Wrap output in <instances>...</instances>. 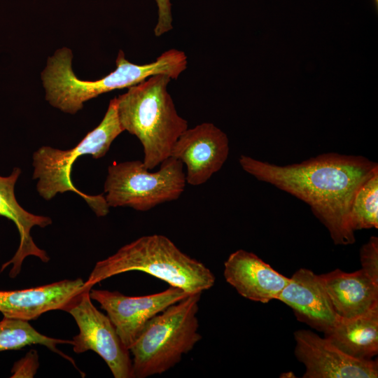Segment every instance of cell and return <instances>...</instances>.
Wrapping results in <instances>:
<instances>
[{
    "label": "cell",
    "instance_id": "obj_1",
    "mask_svg": "<svg viewBox=\"0 0 378 378\" xmlns=\"http://www.w3.org/2000/svg\"><path fill=\"white\" fill-rule=\"evenodd\" d=\"M241 168L259 181L300 199L326 227L335 244L355 242L350 211L360 187L378 172V164L360 155L326 153L279 166L241 155Z\"/></svg>",
    "mask_w": 378,
    "mask_h": 378
},
{
    "label": "cell",
    "instance_id": "obj_2",
    "mask_svg": "<svg viewBox=\"0 0 378 378\" xmlns=\"http://www.w3.org/2000/svg\"><path fill=\"white\" fill-rule=\"evenodd\" d=\"M170 80L167 74L153 75L116 97L120 123L140 141L143 162L148 169L171 156L174 144L188 128L168 92Z\"/></svg>",
    "mask_w": 378,
    "mask_h": 378
},
{
    "label": "cell",
    "instance_id": "obj_3",
    "mask_svg": "<svg viewBox=\"0 0 378 378\" xmlns=\"http://www.w3.org/2000/svg\"><path fill=\"white\" fill-rule=\"evenodd\" d=\"M130 271L152 275L189 294L202 293L215 284V276L202 262L191 258L162 234L141 237L98 261L85 285L92 288L113 276Z\"/></svg>",
    "mask_w": 378,
    "mask_h": 378
},
{
    "label": "cell",
    "instance_id": "obj_4",
    "mask_svg": "<svg viewBox=\"0 0 378 378\" xmlns=\"http://www.w3.org/2000/svg\"><path fill=\"white\" fill-rule=\"evenodd\" d=\"M202 293L190 294L146 323L130 349L132 378L167 372L202 339L197 316Z\"/></svg>",
    "mask_w": 378,
    "mask_h": 378
},
{
    "label": "cell",
    "instance_id": "obj_5",
    "mask_svg": "<svg viewBox=\"0 0 378 378\" xmlns=\"http://www.w3.org/2000/svg\"><path fill=\"white\" fill-rule=\"evenodd\" d=\"M71 59V50L59 49L48 59L41 74L46 100L54 107L71 114L80 110L85 102L101 94L128 88L153 75H170L174 70L173 61L166 53L149 64H136L127 60L120 50L115 60L116 69L113 72L99 80H82L74 74Z\"/></svg>",
    "mask_w": 378,
    "mask_h": 378
},
{
    "label": "cell",
    "instance_id": "obj_6",
    "mask_svg": "<svg viewBox=\"0 0 378 378\" xmlns=\"http://www.w3.org/2000/svg\"><path fill=\"white\" fill-rule=\"evenodd\" d=\"M122 132L118 115L116 97L112 99L100 122L73 148L60 150L42 146L33 155V178L38 179L36 190L46 200H50L58 192L72 191L80 196L95 213L103 217L109 206L102 195H90L76 188L71 181V169L75 160L84 155L93 158L104 157L113 140Z\"/></svg>",
    "mask_w": 378,
    "mask_h": 378
},
{
    "label": "cell",
    "instance_id": "obj_7",
    "mask_svg": "<svg viewBox=\"0 0 378 378\" xmlns=\"http://www.w3.org/2000/svg\"><path fill=\"white\" fill-rule=\"evenodd\" d=\"M183 167V164L172 157L154 172H149L141 160L113 163L108 167L104 186L108 206L147 211L178 199L186 183Z\"/></svg>",
    "mask_w": 378,
    "mask_h": 378
},
{
    "label": "cell",
    "instance_id": "obj_8",
    "mask_svg": "<svg viewBox=\"0 0 378 378\" xmlns=\"http://www.w3.org/2000/svg\"><path fill=\"white\" fill-rule=\"evenodd\" d=\"M90 290L84 291L65 311L79 329L73 337V350L76 354L92 351L104 360L115 378H132L130 350L123 345L107 314L92 302Z\"/></svg>",
    "mask_w": 378,
    "mask_h": 378
},
{
    "label": "cell",
    "instance_id": "obj_9",
    "mask_svg": "<svg viewBox=\"0 0 378 378\" xmlns=\"http://www.w3.org/2000/svg\"><path fill=\"white\" fill-rule=\"evenodd\" d=\"M189 295L174 286L141 296H128L117 290L92 288L90 291L91 299L99 302L106 312L121 342L129 350L151 318Z\"/></svg>",
    "mask_w": 378,
    "mask_h": 378
},
{
    "label": "cell",
    "instance_id": "obj_10",
    "mask_svg": "<svg viewBox=\"0 0 378 378\" xmlns=\"http://www.w3.org/2000/svg\"><path fill=\"white\" fill-rule=\"evenodd\" d=\"M295 356L305 366L303 378H377V360L353 358L309 330L294 332Z\"/></svg>",
    "mask_w": 378,
    "mask_h": 378
},
{
    "label": "cell",
    "instance_id": "obj_11",
    "mask_svg": "<svg viewBox=\"0 0 378 378\" xmlns=\"http://www.w3.org/2000/svg\"><path fill=\"white\" fill-rule=\"evenodd\" d=\"M229 139L211 122L188 128L174 144L171 156L186 167V180L191 186L206 183L227 160Z\"/></svg>",
    "mask_w": 378,
    "mask_h": 378
},
{
    "label": "cell",
    "instance_id": "obj_12",
    "mask_svg": "<svg viewBox=\"0 0 378 378\" xmlns=\"http://www.w3.org/2000/svg\"><path fill=\"white\" fill-rule=\"evenodd\" d=\"M92 288L78 278L27 289L0 290V312L3 317L35 320L49 311H66L84 291Z\"/></svg>",
    "mask_w": 378,
    "mask_h": 378
},
{
    "label": "cell",
    "instance_id": "obj_13",
    "mask_svg": "<svg viewBox=\"0 0 378 378\" xmlns=\"http://www.w3.org/2000/svg\"><path fill=\"white\" fill-rule=\"evenodd\" d=\"M223 276L243 298L261 303L276 300L290 281L258 255L243 249L228 256Z\"/></svg>",
    "mask_w": 378,
    "mask_h": 378
},
{
    "label": "cell",
    "instance_id": "obj_14",
    "mask_svg": "<svg viewBox=\"0 0 378 378\" xmlns=\"http://www.w3.org/2000/svg\"><path fill=\"white\" fill-rule=\"evenodd\" d=\"M276 300L289 306L298 321L323 333L340 318L319 276L308 269L296 271Z\"/></svg>",
    "mask_w": 378,
    "mask_h": 378
},
{
    "label": "cell",
    "instance_id": "obj_15",
    "mask_svg": "<svg viewBox=\"0 0 378 378\" xmlns=\"http://www.w3.org/2000/svg\"><path fill=\"white\" fill-rule=\"evenodd\" d=\"M20 174L21 169L14 167L9 176H0V216L12 220L20 235V244L15 253L1 267L2 272L12 265L9 272L11 278L20 274L24 260L29 255L37 257L43 262L50 260L46 251L34 243L31 230L34 226L45 227L52 223V220L47 216L29 213L19 204L15 195V186Z\"/></svg>",
    "mask_w": 378,
    "mask_h": 378
},
{
    "label": "cell",
    "instance_id": "obj_16",
    "mask_svg": "<svg viewBox=\"0 0 378 378\" xmlns=\"http://www.w3.org/2000/svg\"><path fill=\"white\" fill-rule=\"evenodd\" d=\"M318 276L340 317L357 316L378 306V284L362 269L354 272L336 269Z\"/></svg>",
    "mask_w": 378,
    "mask_h": 378
},
{
    "label": "cell",
    "instance_id": "obj_17",
    "mask_svg": "<svg viewBox=\"0 0 378 378\" xmlns=\"http://www.w3.org/2000/svg\"><path fill=\"white\" fill-rule=\"evenodd\" d=\"M324 336L349 356L371 359L378 353V306L357 316L340 317Z\"/></svg>",
    "mask_w": 378,
    "mask_h": 378
},
{
    "label": "cell",
    "instance_id": "obj_18",
    "mask_svg": "<svg viewBox=\"0 0 378 378\" xmlns=\"http://www.w3.org/2000/svg\"><path fill=\"white\" fill-rule=\"evenodd\" d=\"M73 344L72 340L50 337L40 333L29 321L3 317L0 321V352L8 350H18L27 346L40 344L53 353L71 362L75 367L76 363L71 357L57 349L58 344Z\"/></svg>",
    "mask_w": 378,
    "mask_h": 378
},
{
    "label": "cell",
    "instance_id": "obj_19",
    "mask_svg": "<svg viewBox=\"0 0 378 378\" xmlns=\"http://www.w3.org/2000/svg\"><path fill=\"white\" fill-rule=\"evenodd\" d=\"M350 225L354 232L378 228V172L357 191L351 208Z\"/></svg>",
    "mask_w": 378,
    "mask_h": 378
},
{
    "label": "cell",
    "instance_id": "obj_20",
    "mask_svg": "<svg viewBox=\"0 0 378 378\" xmlns=\"http://www.w3.org/2000/svg\"><path fill=\"white\" fill-rule=\"evenodd\" d=\"M362 270L378 284V238L372 236L360 251Z\"/></svg>",
    "mask_w": 378,
    "mask_h": 378
},
{
    "label": "cell",
    "instance_id": "obj_21",
    "mask_svg": "<svg viewBox=\"0 0 378 378\" xmlns=\"http://www.w3.org/2000/svg\"><path fill=\"white\" fill-rule=\"evenodd\" d=\"M39 366L37 351H29L24 357L15 362L11 369L12 378L33 377Z\"/></svg>",
    "mask_w": 378,
    "mask_h": 378
},
{
    "label": "cell",
    "instance_id": "obj_22",
    "mask_svg": "<svg viewBox=\"0 0 378 378\" xmlns=\"http://www.w3.org/2000/svg\"><path fill=\"white\" fill-rule=\"evenodd\" d=\"M158 7V22L154 28L155 36H161L173 29L170 0H155Z\"/></svg>",
    "mask_w": 378,
    "mask_h": 378
}]
</instances>
